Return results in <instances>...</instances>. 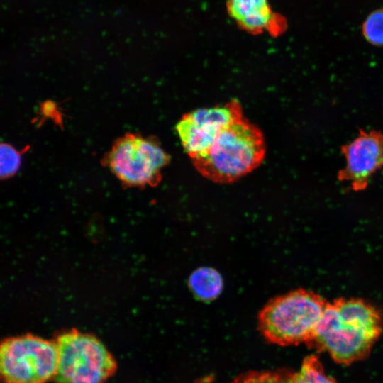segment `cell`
I'll list each match as a JSON object with an SVG mask.
<instances>
[{"mask_svg": "<svg viewBox=\"0 0 383 383\" xmlns=\"http://www.w3.org/2000/svg\"><path fill=\"white\" fill-rule=\"evenodd\" d=\"M383 331V318L360 299L340 298L328 303L309 347L327 353L336 362L350 365L370 353Z\"/></svg>", "mask_w": 383, "mask_h": 383, "instance_id": "cell-1", "label": "cell"}, {"mask_svg": "<svg viewBox=\"0 0 383 383\" xmlns=\"http://www.w3.org/2000/svg\"><path fill=\"white\" fill-rule=\"evenodd\" d=\"M265 152L262 131L243 116L223 128L206 151L191 160L205 178L228 184L259 167Z\"/></svg>", "mask_w": 383, "mask_h": 383, "instance_id": "cell-2", "label": "cell"}, {"mask_svg": "<svg viewBox=\"0 0 383 383\" xmlns=\"http://www.w3.org/2000/svg\"><path fill=\"white\" fill-rule=\"evenodd\" d=\"M327 302L319 294L297 289L269 300L257 316V328L269 343L280 346L309 345Z\"/></svg>", "mask_w": 383, "mask_h": 383, "instance_id": "cell-3", "label": "cell"}, {"mask_svg": "<svg viewBox=\"0 0 383 383\" xmlns=\"http://www.w3.org/2000/svg\"><path fill=\"white\" fill-rule=\"evenodd\" d=\"M58 362L55 383H104L116 370V362L94 335L72 329L55 340Z\"/></svg>", "mask_w": 383, "mask_h": 383, "instance_id": "cell-4", "label": "cell"}, {"mask_svg": "<svg viewBox=\"0 0 383 383\" xmlns=\"http://www.w3.org/2000/svg\"><path fill=\"white\" fill-rule=\"evenodd\" d=\"M102 161L123 184L153 187L162 179L170 156L156 139L127 133L113 142Z\"/></svg>", "mask_w": 383, "mask_h": 383, "instance_id": "cell-5", "label": "cell"}, {"mask_svg": "<svg viewBox=\"0 0 383 383\" xmlns=\"http://www.w3.org/2000/svg\"><path fill=\"white\" fill-rule=\"evenodd\" d=\"M58 362L55 341L31 334L6 338L0 348V371L5 383H46Z\"/></svg>", "mask_w": 383, "mask_h": 383, "instance_id": "cell-6", "label": "cell"}, {"mask_svg": "<svg viewBox=\"0 0 383 383\" xmlns=\"http://www.w3.org/2000/svg\"><path fill=\"white\" fill-rule=\"evenodd\" d=\"M243 116L240 103L231 100L221 106L187 113L178 121L176 130L192 159L206 151L223 128Z\"/></svg>", "mask_w": 383, "mask_h": 383, "instance_id": "cell-7", "label": "cell"}, {"mask_svg": "<svg viewBox=\"0 0 383 383\" xmlns=\"http://www.w3.org/2000/svg\"><path fill=\"white\" fill-rule=\"evenodd\" d=\"M345 165L338 174L353 190H364L373 174L383 167V133L377 131H360L351 142L341 147Z\"/></svg>", "mask_w": 383, "mask_h": 383, "instance_id": "cell-8", "label": "cell"}, {"mask_svg": "<svg viewBox=\"0 0 383 383\" xmlns=\"http://www.w3.org/2000/svg\"><path fill=\"white\" fill-rule=\"evenodd\" d=\"M226 10L240 29L252 35L267 32L277 36L287 27L286 21L272 10L269 0H227Z\"/></svg>", "mask_w": 383, "mask_h": 383, "instance_id": "cell-9", "label": "cell"}, {"mask_svg": "<svg viewBox=\"0 0 383 383\" xmlns=\"http://www.w3.org/2000/svg\"><path fill=\"white\" fill-rule=\"evenodd\" d=\"M188 285L197 298L203 301H211L221 293L223 282L216 270L202 267L191 274Z\"/></svg>", "mask_w": 383, "mask_h": 383, "instance_id": "cell-10", "label": "cell"}, {"mask_svg": "<svg viewBox=\"0 0 383 383\" xmlns=\"http://www.w3.org/2000/svg\"><path fill=\"white\" fill-rule=\"evenodd\" d=\"M296 374L285 368L253 370L239 374L229 383H296Z\"/></svg>", "mask_w": 383, "mask_h": 383, "instance_id": "cell-11", "label": "cell"}, {"mask_svg": "<svg viewBox=\"0 0 383 383\" xmlns=\"http://www.w3.org/2000/svg\"><path fill=\"white\" fill-rule=\"evenodd\" d=\"M296 383H337L327 374L318 357L309 355L303 360L300 370L296 374Z\"/></svg>", "mask_w": 383, "mask_h": 383, "instance_id": "cell-12", "label": "cell"}, {"mask_svg": "<svg viewBox=\"0 0 383 383\" xmlns=\"http://www.w3.org/2000/svg\"><path fill=\"white\" fill-rule=\"evenodd\" d=\"M362 33L370 44L383 46V9L369 14L363 23Z\"/></svg>", "mask_w": 383, "mask_h": 383, "instance_id": "cell-13", "label": "cell"}, {"mask_svg": "<svg viewBox=\"0 0 383 383\" xmlns=\"http://www.w3.org/2000/svg\"><path fill=\"white\" fill-rule=\"evenodd\" d=\"M22 152L8 143L1 145V175L7 178L14 174L21 163Z\"/></svg>", "mask_w": 383, "mask_h": 383, "instance_id": "cell-14", "label": "cell"}]
</instances>
